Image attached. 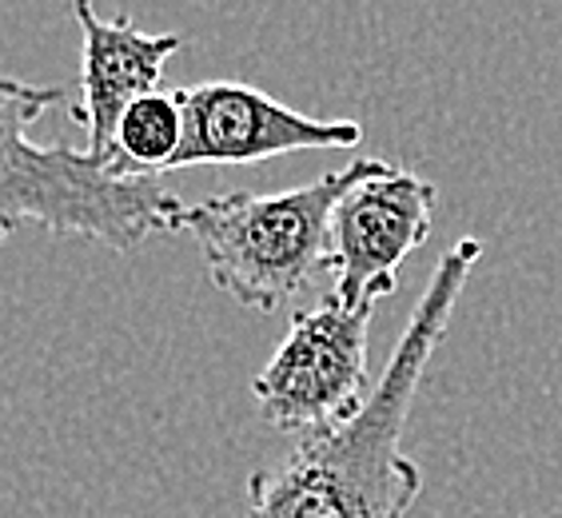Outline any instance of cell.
Segmentation results:
<instances>
[{"label":"cell","instance_id":"cell-1","mask_svg":"<svg viewBox=\"0 0 562 518\" xmlns=\"http://www.w3.org/2000/svg\"><path fill=\"white\" fill-rule=\"evenodd\" d=\"M479 259L483 239L463 236L451 244L368 403L327 431L303 435L288 463L256 471L244 518H412L423 471L403 454V427Z\"/></svg>","mask_w":562,"mask_h":518},{"label":"cell","instance_id":"cell-2","mask_svg":"<svg viewBox=\"0 0 562 518\" xmlns=\"http://www.w3.org/2000/svg\"><path fill=\"white\" fill-rule=\"evenodd\" d=\"M65 100V85L0 76V248L21 227L112 251L140 248L151 236H176L188 200L151 176L109 172L85 148L36 144L29 136L36 120Z\"/></svg>","mask_w":562,"mask_h":518},{"label":"cell","instance_id":"cell-3","mask_svg":"<svg viewBox=\"0 0 562 518\" xmlns=\"http://www.w3.org/2000/svg\"><path fill=\"white\" fill-rule=\"evenodd\" d=\"M375 160H356L283 192H224L184 204L180 232L195 239L207 280L251 312H276L327 268L331 212Z\"/></svg>","mask_w":562,"mask_h":518},{"label":"cell","instance_id":"cell-4","mask_svg":"<svg viewBox=\"0 0 562 518\" xmlns=\"http://www.w3.org/2000/svg\"><path fill=\"white\" fill-rule=\"evenodd\" d=\"M375 307L327 295L292 319L268 368L251 379L260 419L276 431H327L368 403V331Z\"/></svg>","mask_w":562,"mask_h":518},{"label":"cell","instance_id":"cell-5","mask_svg":"<svg viewBox=\"0 0 562 518\" xmlns=\"http://www.w3.org/2000/svg\"><path fill=\"white\" fill-rule=\"evenodd\" d=\"M439 188L395 164L375 160L331 212L327 275L331 295L347 307H375L400 288L403 259L427 244Z\"/></svg>","mask_w":562,"mask_h":518},{"label":"cell","instance_id":"cell-6","mask_svg":"<svg viewBox=\"0 0 562 518\" xmlns=\"http://www.w3.org/2000/svg\"><path fill=\"white\" fill-rule=\"evenodd\" d=\"M184 112V140L176 148L172 168H236L263 164L288 151L356 148L363 128L356 120H319L288 109L276 97L239 80H207V85L176 88Z\"/></svg>","mask_w":562,"mask_h":518},{"label":"cell","instance_id":"cell-7","mask_svg":"<svg viewBox=\"0 0 562 518\" xmlns=\"http://www.w3.org/2000/svg\"><path fill=\"white\" fill-rule=\"evenodd\" d=\"M72 16L80 24V104H72V120L85 128V151L112 172L120 116L156 92L164 65L184 48V36L144 33L128 12L104 21L92 0H72Z\"/></svg>","mask_w":562,"mask_h":518},{"label":"cell","instance_id":"cell-8","mask_svg":"<svg viewBox=\"0 0 562 518\" xmlns=\"http://www.w3.org/2000/svg\"><path fill=\"white\" fill-rule=\"evenodd\" d=\"M180 140H184V112L176 92H148L120 116L116 140H112V172H168Z\"/></svg>","mask_w":562,"mask_h":518}]
</instances>
